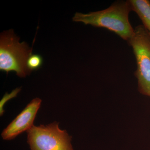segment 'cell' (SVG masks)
Masks as SVG:
<instances>
[{
	"mask_svg": "<svg viewBox=\"0 0 150 150\" xmlns=\"http://www.w3.org/2000/svg\"><path fill=\"white\" fill-rule=\"evenodd\" d=\"M131 11L128 1H119L103 10L87 14L76 13L73 21L106 28L128 42L134 33L129 20Z\"/></svg>",
	"mask_w": 150,
	"mask_h": 150,
	"instance_id": "1",
	"label": "cell"
},
{
	"mask_svg": "<svg viewBox=\"0 0 150 150\" xmlns=\"http://www.w3.org/2000/svg\"><path fill=\"white\" fill-rule=\"evenodd\" d=\"M19 38L13 30L1 33L0 38V70L8 74L16 72L17 75L25 77L30 73L28 69V59L32 54L25 42L19 43Z\"/></svg>",
	"mask_w": 150,
	"mask_h": 150,
	"instance_id": "2",
	"label": "cell"
},
{
	"mask_svg": "<svg viewBox=\"0 0 150 150\" xmlns=\"http://www.w3.org/2000/svg\"><path fill=\"white\" fill-rule=\"evenodd\" d=\"M128 42L133 48L137 61L135 75L138 81V91L150 97V33L143 25H139L135 28Z\"/></svg>",
	"mask_w": 150,
	"mask_h": 150,
	"instance_id": "3",
	"label": "cell"
},
{
	"mask_svg": "<svg viewBox=\"0 0 150 150\" xmlns=\"http://www.w3.org/2000/svg\"><path fill=\"white\" fill-rule=\"evenodd\" d=\"M59 123L47 126H33L27 131L28 143L31 150H73L72 137L59 129Z\"/></svg>",
	"mask_w": 150,
	"mask_h": 150,
	"instance_id": "4",
	"label": "cell"
},
{
	"mask_svg": "<svg viewBox=\"0 0 150 150\" xmlns=\"http://www.w3.org/2000/svg\"><path fill=\"white\" fill-rule=\"evenodd\" d=\"M41 103L39 98L32 100L3 131L1 137L4 140H11L25 131H28L33 126L38 110Z\"/></svg>",
	"mask_w": 150,
	"mask_h": 150,
	"instance_id": "5",
	"label": "cell"
},
{
	"mask_svg": "<svg viewBox=\"0 0 150 150\" xmlns=\"http://www.w3.org/2000/svg\"><path fill=\"white\" fill-rule=\"evenodd\" d=\"M131 11H134L142 21L143 25L150 33V1L129 0Z\"/></svg>",
	"mask_w": 150,
	"mask_h": 150,
	"instance_id": "6",
	"label": "cell"
},
{
	"mask_svg": "<svg viewBox=\"0 0 150 150\" xmlns=\"http://www.w3.org/2000/svg\"><path fill=\"white\" fill-rule=\"evenodd\" d=\"M43 58L40 55L31 54L28 59L26 66L30 71L39 69L43 64Z\"/></svg>",
	"mask_w": 150,
	"mask_h": 150,
	"instance_id": "7",
	"label": "cell"
},
{
	"mask_svg": "<svg viewBox=\"0 0 150 150\" xmlns=\"http://www.w3.org/2000/svg\"><path fill=\"white\" fill-rule=\"evenodd\" d=\"M21 89L20 88H17L13 91L11 93L9 94L6 93V94L4 96L2 99L1 100V103H0V113H1V116L3 115V113L4 112L3 107L6 103L11 98L16 97L18 93L21 91Z\"/></svg>",
	"mask_w": 150,
	"mask_h": 150,
	"instance_id": "8",
	"label": "cell"
},
{
	"mask_svg": "<svg viewBox=\"0 0 150 150\" xmlns=\"http://www.w3.org/2000/svg\"></svg>",
	"mask_w": 150,
	"mask_h": 150,
	"instance_id": "9",
	"label": "cell"
}]
</instances>
